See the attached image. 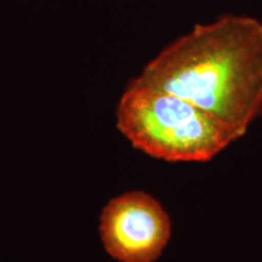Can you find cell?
Instances as JSON below:
<instances>
[{"label": "cell", "mask_w": 262, "mask_h": 262, "mask_svg": "<svg viewBox=\"0 0 262 262\" xmlns=\"http://www.w3.org/2000/svg\"><path fill=\"white\" fill-rule=\"evenodd\" d=\"M129 84L183 98L244 136L262 114V22L225 15L196 25Z\"/></svg>", "instance_id": "obj_1"}, {"label": "cell", "mask_w": 262, "mask_h": 262, "mask_svg": "<svg viewBox=\"0 0 262 262\" xmlns=\"http://www.w3.org/2000/svg\"><path fill=\"white\" fill-rule=\"evenodd\" d=\"M117 127L134 148L169 163H204L241 134L188 101L127 85L117 107Z\"/></svg>", "instance_id": "obj_2"}, {"label": "cell", "mask_w": 262, "mask_h": 262, "mask_svg": "<svg viewBox=\"0 0 262 262\" xmlns=\"http://www.w3.org/2000/svg\"><path fill=\"white\" fill-rule=\"evenodd\" d=\"M171 228L164 206L142 191L111 199L98 227L104 250L119 262H155L168 245Z\"/></svg>", "instance_id": "obj_3"}]
</instances>
